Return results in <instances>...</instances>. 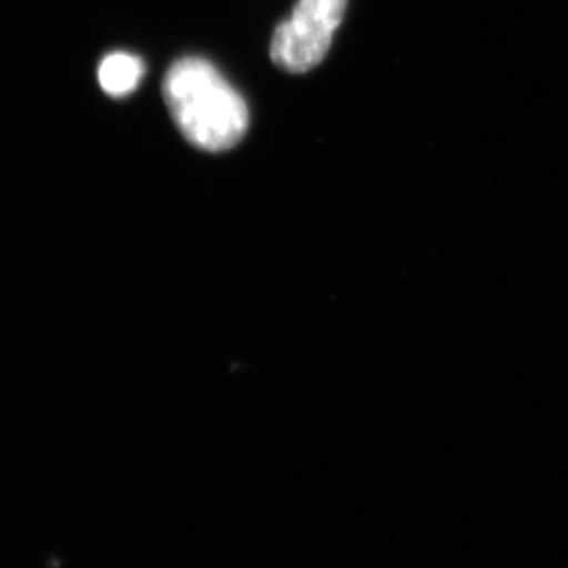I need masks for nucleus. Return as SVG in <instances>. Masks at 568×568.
<instances>
[{"label": "nucleus", "mask_w": 568, "mask_h": 568, "mask_svg": "<svg viewBox=\"0 0 568 568\" xmlns=\"http://www.w3.org/2000/svg\"><path fill=\"white\" fill-rule=\"evenodd\" d=\"M347 0H297L292 16L275 30L270 55L283 71L306 72L327 55L344 19Z\"/></svg>", "instance_id": "obj_2"}, {"label": "nucleus", "mask_w": 568, "mask_h": 568, "mask_svg": "<svg viewBox=\"0 0 568 568\" xmlns=\"http://www.w3.org/2000/svg\"><path fill=\"white\" fill-rule=\"evenodd\" d=\"M164 100L186 141L207 152L236 146L250 126V111L219 69L202 58H183L164 78Z\"/></svg>", "instance_id": "obj_1"}, {"label": "nucleus", "mask_w": 568, "mask_h": 568, "mask_svg": "<svg viewBox=\"0 0 568 568\" xmlns=\"http://www.w3.org/2000/svg\"><path fill=\"white\" fill-rule=\"evenodd\" d=\"M144 77V63L138 55L113 52L100 63L99 82L115 99L133 93Z\"/></svg>", "instance_id": "obj_3"}]
</instances>
